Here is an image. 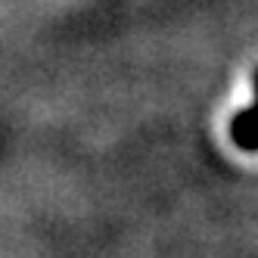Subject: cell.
<instances>
[{
	"label": "cell",
	"instance_id": "cell-1",
	"mask_svg": "<svg viewBox=\"0 0 258 258\" xmlns=\"http://www.w3.org/2000/svg\"><path fill=\"white\" fill-rule=\"evenodd\" d=\"M252 90H255L252 106L239 109L230 118V143L243 153H258V69L252 75Z\"/></svg>",
	"mask_w": 258,
	"mask_h": 258
}]
</instances>
